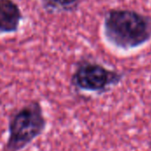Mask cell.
<instances>
[{
    "label": "cell",
    "mask_w": 151,
    "mask_h": 151,
    "mask_svg": "<svg viewBox=\"0 0 151 151\" xmlns=\"http://www.w3.org/2000/svg\"><path fill=\"white\" fill-rule=\"evenodd\" d=\"M103 33L116 48L135 49L151 40V17L130 9H110L104 17Z\"/></svg>",
    "instance_id": "cell-1"
},
{
    "label": "cell",
    "mask_w": 151,
    "mask_h": 151,
    "mask_svg": "<svg viewBox=\"0 0 151 151\" xmlns=\"http://www.w3.org/2000/svg\"><path fill=\"white\" fill-rule=\"evenodd\" d=\"M23 19V12L14 0H0V35L17 33Z\"/></svg>",
    "instance_id": "cell-4"
},
{
    "label": "cell",
    "mask_w": 151,
    "mask_h": 151,
    "mask_svg": "<svg viewBox=\"0 0 151 151\" xmlns=\"http://www.w3.org/2000/svg\"><path fill=\"white\" fill-rule=\"evenodd\" d=\"M80 1L81 0H42V5L47 12H70L77 9Z\"/></svg>",
    "instance_id": "cell-5"
},
{
    "label": "cell",
    "mask_w": 151,
    "mask_h": 151,
    "mask_svg": "<svg viewBox=\"0 0 151 151\" xmlns=\"http://www.w3.org/2000/svg\"><path fill=\"white\" fill-rule=\"evenodd\" d=\"M123 74L88 59L79 61L71 76V84L77 90L102 94L119 84Z\"/></svg>",
    "instance_id": "cell-3"
},
{
    "label": "cell",
    "mask_w": 151,
    "mask_h": 151,
    "mask_svg": "<svg viewBox=\"0 0 151 151\" xmlns=\"http://www.w3.org/2000/svg\"><path fill=\"white\" fill-rule=\"evenodd\" d=\"M47 119L43 108L32 100L14 111L8 121V136L3 151H21L43 134Z\"/></svg>",
    "instance_id": "cell-2"
}]
</instances>
